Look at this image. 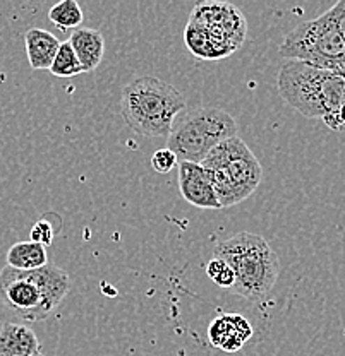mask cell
<instances>
[{"label":"cell","mask_w":345,"mask_h":356,"mask_svg":"<svg viewBox=\"0 0 345 356\" xmlns=\"http://www.w3.org/2000/svg\"><path fill=\"white\" fill-rule=\"evenodd\" d=\"M278 92L306 118H321L332 131H342L339 110L345 105V79L339 74L289 60L278 72Z\"/></svg>","instance_id":"1"},{"label":"cell","mask_w":345,"mask_h":356,"mask_svg":"<svg viewBox=\"0 0 345 356\" xmlns=\"http://www.w3.org/2000/svg\"><path fill=\"white\" fill-rule=\"evenodd\" d=\"M70 280L64 269L47 264L35 270L6 266L0 270V303L26 322L45 321L64 302Z\"/></svg>","instance_id":"2"},{"label":"cell","mask_w":345,"mask_h":356,"mask_svg":"<svg viewBox=\"0 0 345 356\" xmlns=\"http://www.w3.org/2000/svg\"><path fill=\"white\" fill-rule=\"evenodd\" d=\"M213 257L227 262L236 274L230 293L251 303H263L275 288L280 261L263 236L247 232L237 233L215 247Z\"/></svg>","instance_id":"3"},{"label":"cell","mask_w":345,"mask_h":356,"mask_svg":"<svg viewBox=\"0 0 345 356\" xmlns=\"http://www.w3.org/2000/svg\"><path fill=\"white\" fill-rule=\"evenodd\" d=\"M184 110L185 99L179 89L157 77H138L122 89V118L143 137H169L174 120Z\"/></svg>","instance_id":"4"},{"label":"cell","mask_w":345,"mask_h":356,"mask_svg":"<svg viewBox=\"0 0 345 356\" xmlns=\"http://www.w3.org/2000/svg\"><path fill=\"white\" fill-rule=\"evenodd\" d=\"M199 165L213 184L220 209L243 202L261 184L263 170L258 158L237 136L218 144Z\"/></svg>","instance_id":"5"},{"label":"cell","mask_w":345,"mask_h":356,"mask_svg":"<svg viewBox=\"0 0 345 356\" xmlns=\"http://www.w3.org/2000/svg\"><path fill=\"white\" fill-rule=\"evenodd\" d=\"M246 38V19L230 3H198L185 26L184 40L199 58L227 57Z\"/></svg>","instance_id":"6"},{"label":"cell","mask_w":345,"mask_h":356,"mask_svg":"<svg viewBox=\"0 0 345 356\" xmlns=\"http://www.w3.org/2000/svg\"><path fill=\"white\" fill-rule=\"evenodd\" d=\"M236 136V120L225 110L215 106L184 110L174 120L167 147L177 156L179 163L199 165L211 149Z\"/></svg>","instance_id":"7"},{"label":"cell","mask_w":345,"mask_h":356,"mask_svg":"<svg viewBox=\"0 0 345 356\" xmlns=\"http://www.w3.org/2000/svg\"><path fill=\"white\" fill-rule=\"evenodd\" d=\"M278 51L282 57L306 62L345 79V42L328 13L296 26L285 35Z\"/></svg>","instance_id":"8"},{"label":"cell","mask_w":345,"mask_h":356,"mask_svg":"<svg viewBox=\"0 0 345 356\" xmlns=\"http://www.w3.org/2000/svg\"><path fill=\"white\" fill-rule=\"evenodd\" d=\"M179 188L189 204L201 209H220L213 184L206 170L196 163H179Z\"/></svg>","instance_id":"9"},{"label":"cell","mask_w":345,"mask_h":356,"mask_svg":"<svg viewBox=\"0 0 345 356\" xmlns=\"http://www.w3.org/2000/svg\"><path fill=\"white\" fill-rule=\"evenodd\" d=\"M253 334L254 331L250 321L239 314L220 315L211 322L208 329L210 343L229 353L239 351L253 337Z\"/></svg>","instance_id":"10"},{"label":"cell","mask_w":345,"mask_h":356,"mask_svg":"<svg viewBox=\"0 0 345 356\" xmlns=\"http://www.w3.org/2000/svg\"><path fill=\"white\" fill-rule=\"evenodd\" d=\"M68 42L72 47L81 67H83V72H91L102 64L103 55H105V40L98 29H74Z\"/></svg>","instance_id":"11"},{"label":"cell","mask_w":345,"mask_h":356,"mask_svg":"<svg viewBox=\"0 0 345 356\" xmlns=\"http://www.w3.org/2000/svg\"><path fill=\"white\" fill-rule=\"evenodd\" d=\"M26 54L31 69L48 70L55 55H57L61 42L55 35L42 28H29L24 35Z\"/></svg>","instance_id":"12"},{"label":"cell","mask_w":345,"mask_h":356,"mask_svg":"<svg viewBox=\"0 0 345 356\" xmlns=\"http://www.w3.org/2000/svg\"><path fill=\"white\" fill-rule=\"evenodd\" d=\"M40 353L36 334L23 324L7 322L0 329V356H33Z\"/></svg>","instance_id":"13"},{"label":"cell","mask_w":345,"mask_h":356,"mask_svg":"<svg viewBox=\"0 0 345 356\" xmlns=\"http://www.w3.org/2000/svg\"><path fill=\"white\" fill-rule=\"evenodd\" d=\"M48 264L47 247L36 242L14 243L7 252V266L17 270H35Z\"/></svg>","instance_id":"14"},{"label":"cell","mask_w":345,"mask_h":356,"mask_svg":"<svg viewBox=\"0 0 345 356\" xmlns=\"http://www.w3.org/2000/svg\"><path fill=\"white\" fill-rule=\"evenodd\" d=\"M48 19L54 22L57 28L69 29V28H79L83 22V9L76 0H62V2L55 3L50 10H48Z\"/></svg>","instance_id":"15"},{"label":"cell","mask_w":345,"mask_h":356,"mask_svg":"<svg viewBox=\"0 0 345 356\" xmlns=\"http://www.w3.org/2000/svg\"><path fill=\"white\" fill-rule=\"evenodd\" d=\"M48 70L55 77H74L83 72V67H81L79 60H77L76 54H74L69 42L61 43V48H59L57 55H55L54 62H52Z\"/></svg>","instance_id":"16"},{"label":"cell","mask_w":345,"mask_h":356,"mask_svg":"<svg viewBox=\"0 0 345 356\" xmlns=\"http://www.w3.org/2000/svg\"><path fill=\"white\" fill-rule=\"evenodd\" d=\"M206 274L217 286L224 289H232L233 283H236V274L230 269V266L225 261L218 257H211V261L206 266Z\"/></svg>","instance_id":"17"},{"label":"cell","mask_w":345,"mask_h":356,"mask_svg":"<svg viewBox=\"0 0 345 356\" xmlns=\"http://www.w3.org/2000/svg\"><path fill=\"white\" fill-rule=\"evenodd\" d=\"M177 165H179V159H177V156L169 147L155 151V154L151 156V166H153L155 172L162 173V175L172 172Z\"/></svg>","instance_id":"18"},{"label":"cell","mask_w":345,"mask_h":356,"mask_svg":"<svg viewBox=\"0 0 345 356\" xmlns=\"http://www.w3.org/2000/svg\"><path fill=\"white\" fill-rule=\"evenodd\" d=\"M52 240H54V228L50 222L45 220L36 221L31 228V242L42 243L43 247H47L52 243Z\"/></svg>","instance_id":"19"},{"label":"cell","mask_w":345,"mask_h":356,"mask_svg":"<svg viewBox=\"0 0 345 356\" xmlns=\"http://www.w3.org/2000/svg\"><path fill=\"white\" fill-rule=\"evenodd\" d=\"M326 13H328L330 19L333 21V24L339 29L340 36H342L345 42V0H339V2H337L332 9L326 10Z\"/></svg>","instance_id":"20"},{"label":"cell","mask_w":345,"mask_h":356,"mask_svg":"<svg viewBox=\"0 0 345 356\" xmlns=\"http://www.w3.org/2000/svg\"><path fill=\"white\" fill-rule=\"evenodd\" d=\"M339 124H340V127L345 129V105L339 110Z\"/></svg>","instance_id":"21"},{"label":"cell","mask_w":345,"mask_h":356,"mask_svg":"<svg viewBox=\"0 0 345 356\" xmlns=\"http://www.w3.org/2000/svg\"><path fill=\"white\" fill-rule=\"evenodd\" d=\"M33 356H45L43 353H36V355H33Z\"/></svg>","instance_id":"22"}]
</instances>
